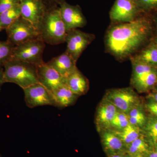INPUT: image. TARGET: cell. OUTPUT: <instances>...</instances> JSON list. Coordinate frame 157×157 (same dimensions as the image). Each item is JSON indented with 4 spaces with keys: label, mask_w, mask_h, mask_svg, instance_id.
I'll return each instance as SVG.
<instances>
[{
    "label": "cell",
    "mask_w": 157,
    "mask_h": 157,
    "mask_svg": "<svg viewBox=\"0 0 157 157\" xmlns=\"http://www.w3.org/2000/svg\"><path fill=\"white\" fill-rule=\"evenodd\" d=\"M37 67L39 83L51 92L59 86L65 84L64 77L46 63L44 62Z\"/></svg>",
    "instance_id": "4fadbf2b"
},
{
    "label": "cell",
    "mask_w": 157,
    "mask_h": 157,
    "mask_svg": "<svg viewBox=\"0 0 157 157\" xmlns=\"http://www.w3.org/2000/svg\"><path fill=\"white\" fill-rule=\"evenodd\" d=\"M154 41L155 43L157 45V38H156L154 40Z\"/></svg>",
    "instance_id": "74e56055"
},
{
    "label": "cell",
    "mask_w": 157,
    "mask_h": 157,
    "mask_svg": "<svg viewBox=\"0 0 157 157\" xmlns=\"http://www.w3.org/2000/svg\"><path fill=\"white\" fill-rule=\"evenodd\" d=\"M149 98L157 103V91L151 94L149 96Z\"/></svg>",
    "instance_id": "1f68e13d"
},
{
    "label": "cell",
    "mask_w": 157,
    "mask_h": 157,
    "mask_svg": "<svg viewBox=\"0 0 157 157\" xmlns=\"http://www.w3.org/2000/svg\"><path fill=\"white\" fill-rule=\"evenodd\" d=\"M0 157H2V156H1V155H0Z\"/></svg>",
    "instance_id": "ab89813d"
},
{
    "label": "cell",
    "mask_w": 157,
    "mask_h": 157,
    "mask_svg": "<svg viewBox=\"0 0 157 157\" xmlns=\"http://www.w3.org/2000/svg\"><path fill=\"white\" fill-rule=\"evenodd\" d=\"M134 1H135V2H136V1H137V0H134Z\"/></svg>",
    "instance_id": "60d3db41"
},
{
    "label": "cell",
    "mask_w": 157,
    "mask_h": 157,
    "mask_svg": "<svg viewBox=\"0 0 157 157\" xmlns=\"http://www.w3.org/2000/svg\"><path fill=\"white\" fill-rule=\"evenodd\" d=\"M128 114L129 123L131 124L140 128L145 124L147 121L146 117L139 105L131 109Z\"/></svg>",
    "instance_id": "603a6c76"
},
{
    "label": "cell",
    "mask_w": 157,
    "mask_h": 157,
    "mask_svg": "<svg viewBox=\"0 0 157 157\" xmlns=\"http://www.w3.org/2000/svg\"><path fill=\"white\" fill-rule=\"evenodd\" d=\"M76 62L66 50L60 55L53 58L46 63L65 78L77 69Z\"/></svg>",
    "instance_id": "9a60e30c"
},
{
    "label": "cell",
    "mask_w": 157,
    "mask_h": 157,
    "mask_svg": "<svg viewBox=\"0 0 157 157\" xmlns=\"http://www.w3.org/2000/svg\"><path fill=\"white\" fill-rule=\"evenodd\" d=\"M60 12L67 32L82 28L87 21L80 6L70 5L66 1L59 4Z\"/></svg>",
    "instance_id": "8fae6325"
},
{
    "label": "cell",
    "mask_w": 157,
    "mask_h": 157,
    "mask_svg": "<svg viewBox=\"0 0 157 157\" xmlns=\"http://www.w3.org/2000/svg\"><path fill=\"white\" fill-rule=\"evenodd\" d=\"M2 30V29L1 28V27H0V32H1Z\"/></svg>",
    "instance_id": "f35d334b"
},
{
    "label": "cell",
    "mask_w": 157,
    "mask_h": 157,
    "mask_svg": "<svg viewBox=\"0 0 157 157\" xmlns=\"http://www.w3.org/2000/svg\"><path fill=\"white\" fill-rule=\"evenodd\" d=\"M144 127L146 135L154 144L157 140V117L149 118L146 121Z\"/></svg>",
    "instance_id": "484cf974"
},
{
    "label": "cell",
    "mask_w": 157,
    "mask_h": 157,
    "mask_svg": "<svg viewBox=\"0 0 157 157\" xmlns=\"http://www.w3.org/2000/svg\"><path fill=\"white\" fill-rule=\"evenodd\" d=\"M6 31L7 40L15 46L40 38L38 29L21 16L6 29Z\"/></svg>",
    "instance_id": "8992f818"
},
{
    "label": "cell",
    "mask_w": 157,
    "mask_h": 157,
    "mask_svg": "<svg viewBox=\"0 0 157 157\" xmlns=\"http://www.w3.org/2000/svg\"><path fill=\"white\" fill-rule=\"evenodd\" d=\"M146 109L155 117H157V103L150 99L149 101L146 104Z\"/></svg>",
    "instance_id": "f1b7e54d"
},
{
    "label": "cell",
    "mask_w": 157,
    "mask_h": 157,
    "mask_svg": "<svg viewBox=\"0 0 157 157\" xmlns=\"http://www.w3.org/2000/svg\"><path fill=\"white\" fill-rule=\"evenodd\" d=\"M131 157H144L143 155H131Z\"/></svg>",
    "instance_id": "e575fe53"
},
{
    "label": "cell",
    "mask_w": 157,
    "mask_h": 157,
    "mask_svg": "<svg viewBox=\"0 0 157 157\" xmlns=\"http://www.w3.org/2000/svg\"><path fill=\"white\" fill-rule=\"evenodd\" d=\"M45 42L41 38L15 46L11 60H18L38 66L44 63L42 56Z\"/></svg>",
    "instance_id": "5b68a950"
},
{
    "label": "cell",
    "mask_w": 157,
    "mask_h": 157,
    "mask_svg": "<svg viewBox=\"0 0 157 157\" xmlns=\"http://www.w3.org/2000/svg\"><path fill=\"white\" fill-rule=\"evenodd\" d=\"M101 140L105 149L108 152L119 153L123 151L124 144L120 137L113 131H102Z\"/></svg>",
    "instance_id": "ac0fdd59"
},
{
    "label": "cell",
    "mask_w": 157,
    "mask_h": 157,
    "mask_svg": "<svg viewBox=\"0 0 157 157\" xmlns=\"http://www.w3.org/2000/svg\"><path fill=\"white\" fill-rule=\"evenodd\" d=\"M155 24L156 28L157 31V14L156 15H155Z\"/></svg>",
    "instance_id": "d590c367"
},
{
    "label": "cell",
    "mask_w": 157,
    "mask_h": 157,
    "mask_svg": "<svg viewBox=\"0 0 157 157\" xmlns=\"http://www.w3.org/2000/svg\"><path fill=\"white\" fill-rule=\"evenodd\" d=\"M151 32L149 21L140 16L131 22L113 24L105 36L106 50L119 60L130 59L146 43Z\"/></svg>",
    "instance_id": "6da1fadb"
},
{
    "label": "cell",
    "mask_w": 157,
    "mask_h": 157,
    "mask_svg": "<svg viewBox=\"0 0 157 157\" xmlns=\"http://www.w3.org/2000/svg\"><path fill=\"white\" fill-rule=\"evenodd\" d=\"M108 157H124L119 153L108 152Z\"/></svg>",
    "instance_id": "d6a6232c"
},
{
    "label": "cell",
    "mask_w": 157,
    "mask_h": 157,
    "mask_svg": "<svg viewBox=\"0 0 157 157\" xmlns=\"http://www.w3.org/2000/svg\"><path fill=\"white\" fill-rule=\"evenodd\" d=\"M4 79L24 89L39 83L36 65L27 62L11 60L4 67Z\"/></svg>",
    "instance_id": "3957f363"
},
{
    "label": "cell",
    "mask_w": 157,
    "mask_h": 157,
    "mask_svg": "<svg viewBox=\"0 0 157 157\" xmlns=\"http://www.w3.org/2000/svg\"><path fill=\"white\" fill-rule=\"evenodd\" d=\"M105 97L118 110L127 114L131 109L139 105L138 96L132 89L129 88L109 90Z\"/></svg>",
    "instance_id": "9c48e42d"
},
{
    "label": "cell",
    "mask_w": 157,
    "mask_h": 157,
    "mask_svg": "<svg viewBox=\"0 0 157 157\" xmlns=\"http://www.w3.org/2000/svg\"><path fill=\"white\" fill-rule=\"evenodd\" d=\"M23 90L26 104L29 108L45 105L55 107L52 93L40 83L33 85Z\"/></svg>",
    "instance_id": "30bf717a"
},
{
    "label": "cell",
    "mask_w": 157,
    "mask_h": 157,
    "mask_svg": "<svg viewBox=\"0 0 157 157\" xmlns=\"http://www.w3.org/2000/svg\"><path fill=\"white\" fill-rule=\"evenodd\" d=\"M21 0H0V14L19 5Z\"/></svg>",
    "instance_id": "83f0119b"
},
{
    "label": "cell",
    "mask_w": 157,
    "mask_h": 157,
    "mask_svg": "<svg viewBox=\"0 0 157 157\" xmlns=\"http://www.w3.org/2000/svg\"><path fill=\"white\" fill-rule=\"evenodd\" d=\"M136 2L141 12L157 10V0H137Z\"/></svg>",
    "instance_id": "4316f807"
},
{
    "label": "cell",
    "mask_w": 157,
    "mask_h": 157,
    "mask_svg": "<svg viewBox=\"0 0 157 157\" xmlns=\"http://www.w3.org/2000/svg\"><path fill=\"white\" fill-rule=\"evenodd\" d=\"M51 1L54 2L58 3V4H60L61 3L65 2V0H51Z\"/></svg>",
    "instance_id": "836d02e7"
},
{
    "label": "cell",
    "mask_w": 157,
    "mask_h": 157,
    "mask_svg": "<svg viewBox=\"0 0 157 157\" xmlns=\"http://www.w3.org/2000/svg\"><path fill=\"white\" fill-rule=\"evenodd\" d=\"M128 114L118 110L116 113L110 124V128L113 129V131H120L124 128L129 124Z\"/></svg>",
    "instance_id": "d4e9b609"
},
{
    "label": "cell",
    "mask_w": 157,
    "mask_h": 157,
    "mask_svg": "<svg viewBox=\"0 0 157 157\" xmlns=\"http://www.w3.org/2000/svg\"><path fill=\"white\" fill-rule=\"evenodd\" d=\"M144 157H157V151H149L147 152L145 154H144Z\"/></svg>",
    "instance_id": "4dcf8cb0"
},
{
    "label": "cell",
    "mask_w": 157,
    "mask_h": 157,
    "mask_svg": "<svg viewBox=\"0 0 157 157\" xmlns=\"http://www.w3.org/2000/svg\"><path fill=\"white\" fill-rule=\"evenodd\" d=\"M114 132L127 146L140 136V128L130 124L123 130Z\"/></svg>",
    "instance_id": "44dd1931"
},
{
    "label": "cell",
    "mask_w": 157,
    "mask_h": 157,
    "mask_svg": "<svg viewBox=\"0 0 157 157\" xmlns=\"http://www.w3.org/2000/svg\"><path fill=\"white\" fill-rule=\"evenodd\" d=\"M127 151L131 155H144L149 151L148 144L143 137H140L127 145Z\"/></svg>",
    "instance_id": "7402d4cb"
},
{
    "label": "cell",
    "mask_w": 157,
    "mask_h": 157,
    "mask_svg": "<svg viewBox=\"0 0 157 157\" xmlns=\"http://www.w3.org/2000/svg\"><path fill=\"white\" fill-rule=\"evenodd\" d=\"M64 78L65 84L78 97L86 94L88 90V80L78 68Z\"/></svg>",
    "instance_id": "2e32d148"
},
{
    "label": "cell",
    "mask_w": 157,
    "mask_h": 157,
    "mask_svg": "<svg viewBox=\"0 0 157 157\" xmlns=\"http://www.w3.org/2000/svg\"><path fill=\"white\" fill-rule=\"evenodd\" d=\"M19 6L21 17L38 29L47 9L42 0H21Z\"/></svg>",
    "instance_id": "7c38bea8"
},
{
    "label": "cell",
    "mask_w": 157,
    "mask_h": 157,
    "mask_svg": "<svg viewBox=\"0 0 157 157\" xmlns=\"http://www.w3.org/2000/svg\"><path fill=\"white\" fill-rule=\"evenodd\" d=\"M40 38L45 43L57 45L65 42L67 32L59 8L47 9L38 27Z\"/></svg>",
    "instance_id": "7a4b0ae2"
},
{
    "label": "cell",
    "mask_w": 157,
    "mask_h": 157,
    "mask_svg": "<svg viewBox=\"0 0 157 157\" xmlns=\"http://www.w3.org/2000/svg\"><path fill=\"white\" fill-rule=\"evenodd\" d=\"M155 148L156 151H157V140L156 141L155 143L154 144Z\"/></svg>",
    "instance_id": "8d00e7d4"
},
{
    "label": "cell",
    "mask_w": 157,
    "mask_h": 157,
    "mask_svg": "<svg viewBox=\"0 0 157 157\" xmlns=\"http://www.w3.org/2000/svg\"><path fill=\"white\" fill-rule=\"evenodd\" d=\"M131 58L157 69V45L153 41Z\"/></svg>",
    "instance_id": "d6986e66"
},
{
    "label": "cell",
    "mask_w": 157,
    "mask_h": 157,
    "mask_svg": "<svg viewBox=\"0 0 157 157\" xmlns=\"http://www.w3.org/2000/svg\"><path fill=\"white\" fill-rule=\"evenodd\" d=\"M117 110V107L105 97L96 112L95 122L98 128L101 131L110 128L111 122Z\"/></svg>",
    "instance_id": "5bb4252c"
},
{
    "label": "cell",
    "mask_w": 157,
    "mask_h": 157,
    "mask_svg": "<svg viewBox=\"0 0 157 157\" xmlns=\"http://www.w3.org/2000/svg\"><path fill=\"white\" fill-rule=\"evenodd\" d=\"M14 47L15 45L8 40L0 42V67H4L7 62L11 60Z\"/></svg>",
    "instance_id": "cb8c5ba5"
},
{
    "label": "cell",
    "mask_w": 157,
    "mask_h": 157,
    "mask_svg": "<svg viewBox=\"0 0 157 157\" xmlns=\"http://www.w3.org/2000/svg\"><path fill=\"white\" fill-rule=\"evenodd\" d=\"M95 39L94 34L85 33L78 29L69 31L65 39L67 43L66 51L77 62L83 51Z\"/></svg>",
    "instance_id": "ba28073f"
},
{
    "label": "cell",
    "mask_w": 157,
    "mask_h": 157,
    "mask_svg": "<svg viewBox=\"0 0 157 157\" xmlns=\"http://www.w3.org/2000/svg\"><path fill=\"white\" fill-rule=\"evenodd\" d=\"M141 11L134 0H115L109 11L113 24L133 21L139 17Z\"/></svg>",
    "instance_id": "52a82bcc"
},
{
    "label": "cell",
    "mask_w": 157,
    "mask_h": 157,
    "mask_svg": "<svg viewBox=\"0 0 157 157\" xmlns=\"http://www.w3.org/2000/svg\"><path fill=\"white\" fill-rule=\"evenodd\" d=\"M132 64L131 82L133 87L139 92L151 89L157 84V69L130 58Z\"/></svg>",
    "instance_id": "277c9868"
},
{
    "label": "cell",
    "mask_w": 157,
    "mask_h": 157,
    "mask_svg": "<svg viewBox=\"0 0 157 157\" xmlns=\"http://www.w3.org/2000/svg\"><path fill=\"white\" fill-rule=\"evenodd\" d=\"M52 93L55 101V107L59 108H64L73 105L78 97L65 84L59 86Z\"/></svg>",
    "instance_id": "e0dca14e"
},
{
    "label": "cell",
    "mask_w": 157,
    "mask_h": 157,
    "mask_svg": "<svg viewBox=\"0 0 157 157\" xmlns=\"http://www.w3.org/2000/svg\"><path fill=\"white\" fill-rule=\"evenodd\" d=\"M5 83L4 79V69L2 67H0V90L3 85Z\"/></svg>",
    "instance_id": "f546056e"
},
{
    "label": "cell",
    "mask_w": 157,
    "mask_h": 157,
    "mask_svg": "<svg viewBox=\"0 0 157 157\" xmlns=\"http://www.w3.org/2000/svg\"><path fill=\"white\" fill-rule=\"evenodd\" d=\"M21 16L19 4L0 14V27L6 30Z\"/></svg>",
    "instance_id": "ffe728a7"
}]
</instances>
